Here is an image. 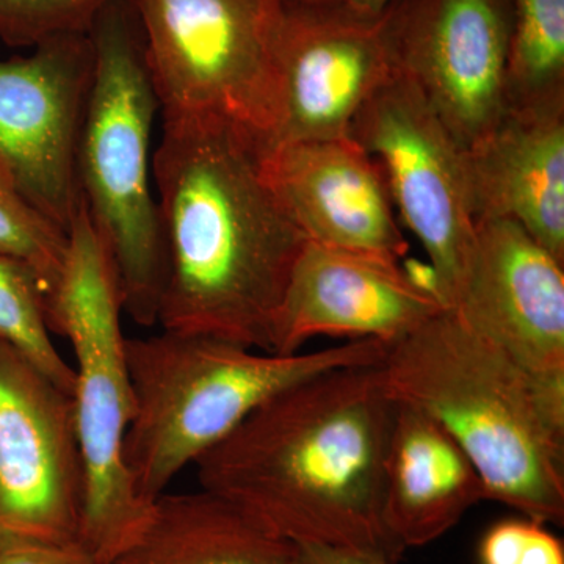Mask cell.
Returning a JSON list of instances; mask_svg holds the SVG:
<instances>
[{
	"mask_svg": "<svg viewBox=\"0 0 564 564\" xmlns=\"http://www.w3.org/2000/svg\"><path fill=\"white\" fill-rule=\"evenodd\" d=\"M262 148L214 118L163 120L152 154L163 332L272 352L282 296L307 239L263 176Z\"/></svg>",
	"mask_w": 564,
	"mask_h": 564,
	"instance_id": "cell-1",
	"label": "cell"
},
{
	"mask_svg": "<svg viewBox=\"0 0 564 564\" xmlns=\"http://www.w3.org/2000/svg\"><path fill=\"white\" fill-rule=\"evenodd\" d=\"M397 403L380 366L328 370L267 400L195 463L198 484L295 544L397 564L384 463Z\"/></svg>",
	"mask_w": 564,
	"mask_h": 564,
	"instance_id": "cell-2",
	"label": "cell"
},
{
	"mask_svg": "<svg viewBox=\"0 0 564 564\" xmlns=\"http://www.w3.org/2000/svg\"><path fill=\"white\" fill-rule=\"evenodd\" d=\"M389 395L441 423L469 456L486 500L564 524V378L530 373L444 310L389 345Z\"/></svg>",
	"mask_w": 564,
	"mask_h": 564,
	"instance_id": "cell-3",
	"label": "cell"
},
{
	"mask_svg": "<svg viewBox=\"0 0 564 564\" xmlns=\"http://www.w3.org/2000/svg\"><path fill=\"white\" fill-rule=\"evenodd\" d=\"M388 350L381 340L364 339L280 355L163 329L126 339L133 410L124 463L133 491L154 502L276 393L340 367L380 366Z\"/></svg>",
	"mask_w": 564,
	"mask_h": 564,
	"instance_id": "cell-4",
	"label": "cell"
},
{
	"mask_svg": "<svg viewBox=\"0 0 564 564\" xmlns=\"http://www.w3.org/2000/svg\"><path fill=\"white\" fill-rule=\"evenodd\" d=\"M95 66L77 148V182L113 263L122 313L158 325L165 256L152 191V126L161 111L128 0H113L90 31Z\"/></svg>",
	"mask_w": 564,
	"mask_h": 564,
	"instance_id": "cell-5",
	"label": "cell"
},
{
	"mask_svg": "<svg viewBox=\"0 0 564 564\" xmlns=\"http://www.w3.org/2000/svg\"><path fill=\"white\" fill-rule=\"evenodd\" d=\"M68 236V258L47 317L51 332L68 339L76 358L73 400L84 466L79 541L98 564H111L135 540L152 503L133 491L124 463L133 400L120 285L84 203Z\"/></svg>",
	"mask_w": 564,
	"mask_h": 564,
	"instance_id": "cell-6",
	"label": "cell"
},
{
	"mask_svg": "<svg viewBox=\"0 0 564 564\" xmlns=\"http://www.w3.org/2000/svg\"><path fill=\"white\" fill-rule=\"evenodd\" d=\"M162 120L214 118L265 148L280 122L289 0H128Z\"/></svg>",
	"mask_w": 564,
	"mask_h": 564,
	"instance_id": "cell-7",
	"label": "cell"
},
{
	"mask_svg": "<svg viewBox=\"0 0 564 564\" xmlns=\"http://www.w3.org/2000/svg\"><path fill=\"white\" fill-rule=\"evenodd\" d=\"M351 137L380 162L393 207L429 256L430 288L451 310L475 239L463 148L397 68L359 111Z\"/></svg>",
	"mask_w": 564,
	"mask_h": 564,
	"instance_id": "cell-8",
	"label": "cell"
},
{
	"mask_svg": "<svg viewBox=\"0 0 564 564\" xmlns=\"http://www.w3.org/2000/svg\"><path fill=\"white\" fill-rule=\"evenodd\" d=\"M82 510L73 395L0 339V540L74 543Z\"/></svg>",
	"mask_w": 564,
	"mask_h": 564,
	"instance_id": "cell-9",
	"label": "cell"
},
{
	"mask_svg": "<svg viewBox=\"0 0 564 564\" xmlns=\"http://www.w3.org/2000/svg\"><path fill=\"white\" fill-rule=\"evenodd\" d=\"M395 68L463 150L508 110L510 0H395L383 13Z\"/></svg>",
	"mask_w": 564,
	"mask_h": 564,
	"instance_id": "cell-10",
	"label": "cell"
},
{
	"mask_svg": "<svg viewBox=\"0 0 564 564\" xmlns=\"http://www.w3.org/2000/svg\"><path fill=\"white\" fill-rule=\"evenodd\" d=\"M90 33L43 41L0 61V165L63 231L79 214L77 148L90 93Z\"/></svg>",
	"mask_w": 564,
	"mask_h": 564,
	"instance_id": "cell-11",
	"label": "cell"
},
{
	"mask_svg": "<svg viewBox=\"0 0 564 564\" xmlns=\"http://www.w3.org/2000/svg\"><path fill=\"white\" fill-rule=\"evenodd\" d=\"M395 70L384 17L345 2L289 0L280 47V122L265 148L350 139L352 122Z\"/></svg>",
	"mask_w": 564,
	"mask_h": 564,
	"instance_id": "cell-12",
	"label": "cell"
},
{
	"mask_svg": "<svg viewBox=\"0 0 564 564\" xmlns=\"http://www.w3.org/2000/svg\"><path fill=\"white\" fill-rule=\"evenodd\" d=\"M451 311L522 369L564 378L563 262L518 223L475 221L473 254Z\"/></svg>",
	"mask_w": 564,
	"mask_h": 564,
	"instance_id": "cell-13",
	"label": "cell"
},
{
	"mask_svg": "<svg viewBox=\"0 0 564 564\" xmlns=\"http://www.w3.org/2000/svg\"><path fill=\"white\" fill-rule=\"evenodd\" d=\"M262 170L311 242L389 265L410 251L383 169L352 137L262 148Z\"/></svg>",
	"mask_w": 564,
	"mask_h": 564,
	"instance_id": "cell-14",
	"label": "cell"
},
{
	"mask_svg": "<svg viewBox=\"0 0 564 564\" xmlns=\"http://www.w3.org/2000/svg\"><path fill=\"white\" fill-rule=\"evenodd\" d=\"M444 310L402 267L306 240L278 311L272 352L293 355L318 336L392 345Z\"/></svg>",
	"mask_w": 564,
	"mask_h": 564,
	"instance_id": "cell-15",
	"label": "cell"
},
{
	"mask_svg": "<svg viewBox=\"0 0 564 564\" xmlns=\"http://www.w3.org/2000/svg\"><path fill=\"white\" fill-rule=\"evenodd\" d=\"M464 170L475 221L513 220L564 263V101L508 107Z\"/></svg>",
	"mask_w": 564,
	"mask_h": 564,
	"instance_id": "cell-16",
	"label": "cell"
},
{
	"mask_svg": "<svg viewBox=\"0 0 564 564\" xmlns=\"http://www.w3.org/2000/svg\"><path fill=\"white\" fill-rule=\"evenodd\" d=\"M397 403L384 463V524L403 549L440 540L486 500L469 456L429 414Z\"/></svg>",
	"mask_w": 564,
	"mask_h": 564,
	"instance_id": "cell-17",
	"label": "cell"
},
{
	"mask_svg": "<svg viewBox=\"0 0 564 564\" xmlns=\"http://www.w3.org/2000/svg\"><path fill=\"white\" fill-rule=\"evenodd\" d=\"M111 564H300L299 545L218 494H162Z\"/></svg>",
	"mask_w": 564,
	"mask_h": 564,
	"instance_id": "cell-18",
	"label": "cell"
},
{
	"mask_svg": "<svg viewBox=\"0 0 564 564\" xmlns=\"http://www.w3.org/2000/svg\"><path fill=\"white\" fill-rule=\"evenodd\" d=\"M508 104L564 101V0H510Z\"/></svg>",
	"mask_w": 564,
	"mask_h": 564,
	"instance_id": "cell-19",
	"label": "cell"
},
{
	"mask_svg": "<svg viewBox=\"0 0 564 564\" xmlns=\"http://www.w3.org/2000/svg\"><path fill=\"white\" fill-rule=\"evenodd\" d=\"M0 339L73 395L76 377L52 340L46 292L28 265L6 254H0Z\"/></svg>",
	"mask_w": 564,
	"mask_h": 564,
	"instance_id": "cell-20",
	"label": "cell"
},
{
	"mask_svg": "<svg viewBox=\"0 0 564 564\" xmlns=\"http://www.w3.org/2000/svg\"><path fill=\"white\" fill-rule=\"evenodd\" d=\"M68 250V232L41 214L9 170L0 165V254L28 265L50 302L62 280Z\"/></svg>",
	"mask_w": 564,
	"mask_h": 564,
	"instance_id": "cell-21",
	"label": "cell"
},
{
	"mask_svg": "<svg viewBox=\"0 0 564 564\" xmlns=\"http://www.w3.org/2000/svg\"><path fill=\"white\" fill-rule=\"evenodd\" d=\"M113 0H0V40L35 47L62 35L90 33Z\"/></svg>",
	"mask_w": 564,
	"mask_h": 564,
	"instance_id": "cell-22",
	"label": "cell"
},
{
	"mask_svg": "<svg viewBox=\"0 0 564 564\" xmlns=\"http://www.w3.org/2000/svg\"><path fill=\"white\" fill-rule=\"evenodd\" d=\"M480 564H564V545L547 525L521 519L494 524L478 547Z\"/></svg>",
	"mask_w": 564,
	"mask_h": 564,
	"instance_id": "cell-23",
	"label": "cell"
},
{
	"mask_svg": "<svg viewBox=\"0 0 564 564\" xmlns=\"http://www.w3.org/2000/svg\"><path fill=\"white\" fill-rule=\"evenodd\" d=\"M0 564H98L80 541L0 540Z\"/></svg>",
	"mask_w": 564,
	"mask_h": 564,
	"instance_id": "cell-24",
	"label": "cell"
},
{
	"mask_svg": "<svg viewBox=\"0 0 564 564\" xmlns=\"http://www.w3.org/2000/svg\"><path fill=\"white\" fill-rule=\"evenodd\" d=\"M299 545L300 564H391L377 556L323 544Z\"/></svg>",
	"mask_w": 564,
	"mask_h": 564,
	"instance_id": "cell-25",
	"label": "cell"
},
{
	"mask_svg": "<svg viewBox=\"0 0 564 564\" xmlns=\"http://www.w3.org/2000/svg\"><path fill=\"white\" fill-rule=\"evenodd\" d=\"M344 2L364 17H381L395 0H344Z\"/></svg>",
	"mask_w": 564,
	"mask_h": 564,
	"instance_id": "cell-26",
	"label": "cell"
},
{
	"mask_svg": "<svg viewBox=\"0 0 564 564\" xmlns=\"http://www.w3.org/2000/svg\"><path fill=\"white\" fill-rule=\"evenodd\" d=\"M296 2H302V3H337V2H344V0H296Z\"/></svg>",
	"mask_w": 564,
	"mask_h": 564,
	"instance_id": "cell-27",
	"label": "cell"
}]
</instances>
